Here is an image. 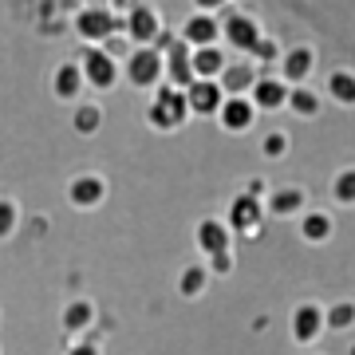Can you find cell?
Wrapping results in <instances>:
<instances>
[{
	"label": "cell",
	"instance_id": "1",
	"mask_svg": "<svg viewBox=\"0 0 355 355\" xmlns=\"http://www.w3.org/2000/svg\"><path fill=\"white\" fill-rule=\"evenodd\" d=\"M79 40H87V48H103L107 40L123 28V16L114 12L111 4H83L76 16H71Z\"/></svg>",
	"mask_w": 355,
	"mask_h": 355
},
{
	"label": "cell",
	"instance_id": "2",
	"mask_svg": "<svg viewBox=\"0 0 355 355\" xmlns=\"http://www.w3.org/2000/svg\"><path fill=\"white\" fill-rule=\"evenodd\" d=\"M186 119H190L186 91L170 87V83L154 87V99H150V107H146V123H150L154 130H178Z\"/></svg>",
	"mask_w": 355,
	"mask_h": 355
},
{
	"label": "cell",
	"instance_id": "3",
	"mask_svg": "<svg viewBox=\"0 0 355 355\" xmlns=\"http://www.w3.org/2000/svg\"><path fill=\"white\" fill-rule=\"evenodd\" d=\"M123 76L135 87L154 91V87H162V79H166V60L154 48H130V55L123 60Z\"/></svg>",
	"mask_w": 355,
	"mask_h": 355
},
{
	"label": "cell",
	"instance_id": "4",
	"mask_svg": "<svg viewBox=\"0 0 355 355\" xmlns=\"http://www.w3.org/2000/svg\"><path fill=\"white\" fill-rule=\"evenodd\" d=\"M79 67H83L87 87H95V91H111L114 83H119V76H123V64H119L114 55H107L103 48H83Z\"/></svg>",
	"mask_w": 355,
	"mask_h": 355
},
{
	"label": "cell",
	"instance_id": "5",
	"mask_svg": "<svg viewBox=\"0 0 355 355\" xmlns=\"http://www.w3.org/2000/svg\"><path fill=\"white\" fill-rule=\"evenodd\" d=\"M123 32H127L130 48H150L154 36L162 32V20H158V12H154L150 4H135V8H127V16H123Z\"/></svg>",
	"mask_w": 355,
	"mask_h": 355
},
{
	"label": "cell",
	"instance_id": "6",
	"mask_svg": "<svg viewBox=\"0 0 355 355\" xmlns=\"http://www.w3.org/2000/svg\"><path fill=\"white\" fill-rule=\"evenodd\" d=\"M288 331L296 343H316L320 336H324V304H316V300H304V304L292 308V320H288Z\"/></svg>",
	"mask_w": 355,
	"mask_h": 355
},
{
	"label": "cell",
	"instance_id": "7",
	"mask_svg": "<svg viewBox=\"0 0 355 355\" xmlns=\"http://www.w3.org/2000/svg\"><path fill=\"white\" fill-rule=\"evenodd\" d=\"M178 40H182L186 48H214L217 40H221V20H217L214 12H193V16H186Z\"/></svg>",
	"mask_w": 355,
	"mask_h": 355
},
{
	"label": "cell",
	"instance_id": "8",
	"mask_svg": "<svg viewBox=\"0 0 355 355\" xmlns=\"http://www.w3.org/2000/svg\"><path fill=\"white\" fill-rule=\"evenodd\" d=\"M261 36H265L261 24H257L253 16H245V12H229L225 20H221V40H229V48L245 51V55L257 48V40Z\"/></svg>",
	"mask_w": 355,
	"mask_h": 355
},
{
	"label": "cell",
	"instance_id": "9",
	"mask_svg": "<svg viewBox=\"0 0 355 355\" xmlns=\"http://www.w3.org/2000/svg\"><path fill=\"white\" fill-rule=\"evenodd\" d=\"M193 241H198V253L217 257V253H233V229L221 221V217H205L193 229Z\"/></svg>",
	"mask_w": 355,
	"mask_h": 355
},
{
	"label": "cell",
	"instance_id": "10",
	"mask_svg": "<svg viewBox=\"0 0 355 355\" xmlns=\"http://www.w3.org/2000/svg\"><path fill=\"white\" fill-rule=\"evenodd\" d=\"M67 202L76 209H95L107 202V178L103 174H76L67 182Z\"/></svg>",
	"mask_w": 355,
	"mask_h": 355
},
{
	"label": "cell",
	"instance_id": "11",
	"mask_svg": "<svg viewBox=\"0 0 355 355\" xmlns=\"http://www.w3.org/2000/svg\"><path fill=\"white\" fill-rule=\"evenodd\" d=\"M257 119V107L249 95H225V103H221V111H217V123H221V130H229V135H241V130L253 127Z\"/></svg>",
	"mask_w": 355,
	"mask_h": 355
},
{
	"label": "cell",
	"instance_id": "12",
	"mask_svg": "<svg viewBox=\"0 0 355 355\" xmlns=\"http://www.w3.org/2000/svg\"><path fill=\"white\" fill-rule=\"evenodd\" d=\"M83 87H87V79H83V67H79V60H64V64L51 71V95L60 103H71L83 95Z\"/></svg>",
	"mask_w": 355,
	"mask_h": 355
},
{
	"label": "cell",
	"instance_id": "13",
	"mask_svg": "<svg viewBox=\"0 0 355 355\" xmlns=\"http://www.w3.org/2000/svg\"><path fill=\"white\" fill-rule=\"evenodd\" d=\"M186 103H190V114H214L217 119L221 103H225V91L217 87V79H193L186 87Z\"/></svg>",
	"mask_w": 355,
	"mask_h": 355
},
{
	"label": "cell",
	"instance_id": "14",
	"mask_svg": "<svg viewBox=\"0 0 355 355\" xmlns=\"http://www.w3.org/2000/svg\"><path fill=\"white\" fill-rule=\"evenodd\" d=\"M288 83L280 76H261L249 91V99H253L257 111H280V107H288Z\"/></svg>",
	"mask_w": 355,
	"mask_h": 355
},
{
	"label": "cell",
	"instance_id": "15",
	"mask_svg": "<svg viewBox=\"0 0 355 355\" xmlns=\"http://www.w3.org/2000/svg\"><path fill=\"white\" fill-rule=\"evenodd\" d=\"M257 79H261V71H257L253 60H237V64H225V71L217 76V87L225 95H249Z\"/></svg>",
	"mask_w": 355,
	"mask_h": 355
},
{
	"label": "cell",
	"instance_id": "16",
	"mask_svg": "<svg viewBox=\"0 0 355 355\" xmlns=\"http://www.w3.org/2000/svg\"><path fill=\"white\" fill-rule=\"evenodd\" d=\"M312 67H316V51L312 48H292L280 55V79L288 83V87H300L308 76H312Z\"/></svg>",
	"mask_w": 355,
	"mask_h": 355
},
{
	"label": "cell",
	"instance_id": "17",
	"mask_svg": "<svg viewBox=\"0 0 355 355\" xmlns=\"http://www.w3.org/2000/svg\"><path fill=\"white\" fill-rule=\"evenodd\" d=\"M162 60H166V83H170V87H178V91L190 87V83H193V67H190V48H186L182 40L166 51Z\"/></svg>",
	"mask_w": 355,
	"mask_h": 355
},
{
	"label": "cell",
	"instance_id": "18",
	"mask_svg": "<svg viewBox=\"0 0 355 355\" xmlns=\"http://www.w3.org/2000/svg\"><path fill=\"white\" fill-rule=\"evenodd\" d=\"M304 202H308V193L300 186H280V190H272L265 198V209L272 217H292V214H304Z\"/></svg>",
	"mask_w": 355,
	"mask_h": 355
},
{
	"label": "cell",
	"instance_id": "19",
	"mask_svg": "<svg viewBox=\"0 0 355 355\" xmlns=\"http://www.w3.org/2000/svg\"><path fill=\"white\" fill-rule=\"evenodd\" d=\"M229 229H241V233H257V225H261V198L257 193H241L237 202H233V209H229Z\"/></svg>",
	"mask_w": 355,
	"mask_h": 355
},
{
	"label": "cell",
	"instance_id": "20",
	"mask_svg": "<svg viewBox=\"0 0 355 355\" xmlns=\"http://www.w3.org/2000/svg\"><path fill=\"white\" fill-rule=\"evenodd\" d=\"M225 51H221V44H214V48H190V67H193V79H217L221 71H225Z\"/></svg>",
	"mask_w": 355,
	"mask_h": 355
},
{
	"label": "cell",
	"instance_id": "21",
	"mask_svg": "<svg viewBox=\"0 0 355 355\" xmlns=\"http://www.w3.org/2000/svg\"><path fill=\"white\" fill-rule=\"evenodd\" d=\"M331 233H336L331 214H324V209H304V214H300V237H304L308 245H324Z\"/></svg>",
	"mask_w": 355,
	"mask_h": 355
},
{
	"label": "cell",
	"instance_id": "22",
	"mask_svg": "<svg viewBox=\"0 0 355 355\" xmlns=\"http://www.w3.org/2000/svg\"><path fill=\"white\" fill-rule=\"evenodd\" d=\"M91 324H95V304H91V300H71V304H64V312H60V328H64L67 336H79V331H87Z\"/></svg>",
	"mask_w": 355,
	"mask_h": 355
},
{
	"label": "cell",
	"instance_id": "23",
	"mask_svg": "<svg viewBox=\"0 0 355 355\" xmlns=\"http://www.w3.org/2000/svg\"><path fill=\"white\" fill-rule=\"evenodd\" d=\"M288 111L300 114V119H316V114L324 111V95H320V91H312L308 83H300V87L288 91Z\"/></svg>",
	"mask_w": 355,
	"mask_h": 355
},
{
	"label": "cell",
	"instance_id": "24",
	"mask_svg": "<svg viewBox=\"0 0 355 355\" xmlns=\"http://www.w3.org/2000/svg\"><path fill=\"white\" fill-rule=\"evenodd\" d=\"M71 130L91 139V135H99L103 130V107L99 103H76V111H71Z\"/></svg>",
	"mask_w": 355,
	"mask_h": 355
},
{
	"label": "cell",
	"instance_id": "25",
	"mask_svg": "<svg viewBox=\"0 0 355 355\" xmlns=\"http://www.w3.org/2000/svg\"><path fill=\"white\" fill-rule=\"evenodd\" d=\"M328 95L340 107H355V71H347V67H336L328 76Z\"/></svg>",
	"mask_w": 355,
	"mask_h": 355
},
{
	"label": "cell",
	"instance_id": "26",
	"mask_svg": "<svg viewBox=\"0 0 355 355\" xmlns=\"http://www.w3.org/2000/svg\"><path fill=\"white\" fill-rule=\"evenodd\" d=\"M205 288H209V268H205V265L182 268V277H178V292H182L186 300H198Z\"/></svg>",
	"mask_w": 355,
	"mask_h": 355
},
{
	"label": "cell",
	"instance_id": "27",
	"mask_svg": "<svg viewBox=\"0 0 355 355\" xmlns=\"http://www.w3.org/2000/svg\"><path fill=\"white\" fill-rule=\"evenodd\" d=\"M352 324H355V304H352V300H340V304L324 308V328H331V331H347Z\"/></svg>",
	"mask_w": 355,
	"mask_h": 355
},
{
	"label": "cell",
	"instance_id": "28",
	"mask_svg": "<svg viewBox=\"0 0 355 355\" xmlns=\"http://www.w3.org/2000/svg\"><path fill=\"white\" fill-rule=\"evenodd\" d=\"M331 198L340 205H355V166L352 170H343V174H336V182H331Z\"/></svg>",
	"mask_w": 355,
	"mask_h": 355
},
{
	"label": "cell",
	"instance_id": "29",
	"mask_svg": "<svg viewBox=\"0 0 355 355\" xmlns=\"http://www.w3.org/2000/svg\"><path fill=\"white\" fill-rule=\"evenodd\" d=\"M20 225V205L12 198H0V241H8Z\"/></svg>",
	"mask_w": 355,
	"mask_h": 355
},
{
	"label": "cell",
	"instance_id": "30",
	"mask_svg": "<svg viewBox=\"0 0 355 355\" xmlns=\"http://www.w3.org/2000/svg\"><path fill=\"white\" fill-rule=\"evenodd\" d=\"M249 55H253V64H280V55H284V51L277 48V40L261 36V40H257V48L249 51Z\"/></svg>",
	"mask_w": 355,
	"mask_h": 355
},
{
	"label": "cell",
	"instance_id": "31",
	"mask_svg": "<svg viewBox=\"0 0 355 355\" xmlns=\"http://www.w3.org/2000/svg\"><path fill=\"white\" fill-rule=\"evenodd\" d=\"M261 150H265V158H280V154L288 150V135L284 130H268L265 139H261Z\"/></svg>",
	"mask_w": 355,
	"mask_h": 355
},
{
	"label": "cell",
	"instance_id": "32",
	"mask_svg": "<svg viewBox=\"0 0 355 355\" xmlns=\"http://www.w3.org/2000/svg\"><path fill=\"white\" fill-rule=\"evenodd\" d=\"M205 268H209V277H229V272H233V253L205 257Z\"/></svg>",
	"mask_w": 355,
	"mask_h": 355
},
{
	"label": "cell",
	"instance_id": "33",
	"mask_svg": "<svg viewBox=\"0 0 355 355\" xmlns=\"http://www.w3.org/2000/svg\"><path fill=\"white\" fill-rule=\"evenodd\" d=\"M67 355H103V347H99V343H91V340H83V343H71Z\"/></svg>",
	"mask_w": 355,
	"mask_h": 355
},
{
	"label": "cell",
	"instance_id": "34",
	"mask_svg": "<svg viewBox=\"0 0 355 355\" xmlns=\"http://www.w3.org/2000/svg\"><path fill=\"white\" fill-rule=\"evenodd\" d=\"M221 4H229V0H193V12H217Z\"/></svg>",
	"mask_w": 355,
	"mask_h": 355
},
{
	"label": "cell",
	"instance_id": "35",
	"mask_svg": "<svg viewBox=\"0 0 355 355\" xmlns=\"http://www.w3.org/2000/svg\"><path fill=\"white\" fill-rule=\"evenodd\" d=\"M135 4H139V0H111V8H114V12H119V8L127 12V8H135Z\"/></svg>",
	"mask_w": 355,
	"mask_h": 355
},
{
	"label": "cell",
	"instance_id": "36",
	"mask_svg": "<svg viewBox=\"0 0 355 355\" xmlns=\"http://www.w3.org/2000/svg\"><path fill=\"white\" fill-rule=\"evenodd\" d=\"M79 4H99V0H79Z\"/></svg>",
	"mask_w": 355,
	"mask_h": 355
},
{
	"label": "cell",
	"instance_id": "37",
	"mask_svg": "<svg viewBox=\"0 0 355 355\" xmlns=\"http://www.w3.org/2000/svg\"><path fill=\"white\" fill-rule=\"evenodd\" d=\"M347 355H355V343H352V347H347Z\"/></svg>",
	"mask_w": 355,
	"mask_h": 355
}]
</instances>
